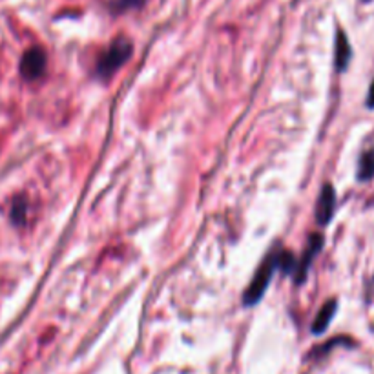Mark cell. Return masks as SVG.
Returning a JSON list of instances; mask_svg holds the SVG:
<instances>
[{
  "mask_svg": "<svg viewBox=\"0 0 374 374\" xmlns=\"http://www.w3.org/2000/svg\"><path fill=\"white\" fill-rule=\"evenodd\" d=\"M296 267H298V259L286 252L283 249H274L270 254L265 258V261L259 265V268L256 270L254 277L250 285L247 286L245 294H243V305L254 307L261 298L265 296V291L270 285V279H272L274 272L276 270H282L283 274H289V276H294Z\"/></svg>",
  "mask_w": 374,
  "mask_h": 374,
  "instance_id": "cell-1",
  "label": "cell"
},
{
  "mask_svg": "<svg viewBox=\"0 0 374 374\" xmlns=\"http://www.w3.org/2000/svg\"><path fill=\"white\" fill-rule=\"evenodd\" d=\"M132 53H134V44H132V41H128L126 37L116 39V41L110 44V48L102 53L101 59L97 60L95 75H97L99 79H110L111 75L117 74V71L128 62Z\"/></svg>",
  "mask_w": 374,
  "mask_h": 374,
  "instance_id": "cell-2",
  "label": "cell"
},
{
  "mask_svg": "<svg viewBox=\"0 0 374 374\" xmlns=\"http://www.w3.org/2000/svg\"><path fill=\"white\" fill-rule=\"evenodd\" d=\"M321 249H324V236H321V234H310L309 240H307L305 252H303V256L298 259V267H296V272H294V276H292L294 277L296 285L305 283L310 265H312L316 256L321 252Z\"/></svg>",
  "mask_w": 374,
  "mask_h": 374,
  "instance_id": "cell-3",
  "label": "cell"
},
{
  "mask_svg": "<svg viewBox=\"0 0 374 374\" xmlns=\"http://www.w3.org/2000/svg\"><path fill=\"white\" fill-rule=\"evenodd\" d=\"M46 51L37 46L32 48L24 53L22 60H20V74L28 81L39 79L46 71Z\"/></svg>",
  "mask_w": 374,
  "mask_h": 374,
  "instance_id": "cell-4",
  "label": "cell"
},
{
  "mask_svg": "<svg viewBox=\"0 0 374 374\" xmlns=\"http://www.w3.org/2000/svg\"><path fill=\"white\" fill-rule=\"evenodd\" d=\"M336 210V192L331 185H325L318 195V205H316V221L319 225H328Z\"/></svg>",
  "mask_w": 374,
  "mask_h": 374,
  "instance_id": "cell-5",
  "label": "cell"
},
{
  "mask_svg": "<svg viewBox=\"0 0 374 374\" xmlns=\"http://www.w3.org/2000/svg\"><path fill=\"white\" fill-rule=\"evenodd\" d=\"M351 44L347 41L345 33L340 29L336 35V50H334V60H336V69L338 71H345V68L351 62Z\"/></svg>",
  "mask_w": 374,
  "mask_h": 374,
  "instance_id": "cell-6",
  "label": "cell"
},
{
  "mask_svg": "<svg viewBox=\"0 0 374 374\" xmlns=\"http://www.w3.org/2000/svg\"><path fill=\"white\" fill-rule=\"evenodd\" d=\"M338 310V301L336 300H328L321 309H319L318 316H316L314 324H312V333L314 334H321L325 328L331 325V319L334 318Z\"/></svg>",
  "mask_w": 374,
  "mask_h": 374,
  "instance_id": "cell-7",
  "label": "cell"
},
{
  "mask_svg": "<svg viewBox=\"0 0 374 374\" xmlns=\"http://www.w3.org/2000/svg\"><path fill=\"white\" fill-rule=\"evenodd\" d=\"M374 177V146L367 152L361 153L360 162H358V179L370 181Z\"/></svg>",
  "mask_w": 374,
  "mask_h": 374,
  "instance_id": "cell-8",
  "label": "cell"
},
{
  "mask_svg": "<svg viewBox=\"0 0 374 374\" xmlns=\"http://www.w3.org/2000/svg\"><path fill=\"white\" fill-rule=\"evenodd\" d=\"M26 210H28L26 199H15L13 207H11V221L17 223V225H22L24 219H26Z\"/></svg>",
  "mask_w": 374,
  "mask_h": 374,
  "instance_id": "cell-9",
  "label": "cell"
},
{
  "mask_svg": "<svg viewBox=\"0 0 374 374\" xmlns=\"http://www.w3.org/2000/svg\"><path fill=\"white\" fill-rule=\"evenodd\" d=\"M143 4L144 0H113V2H111V8H113V11L120 13V11L134 10V8H139V6Z\"/></svg>",
  "mask_w": 374,
  "mask_h": 374,
  "instance_id": "cell-10",
  "label": "cell"
},
{
  "mask_svg": "<svg viewBox=\"0 0 374 374\" xmlns=\"http://www.w3.org/2000/svg\"><path fill=\"white\" fill-rule=\"evenodd\" d=\"M367 106L374 108V81H373V84H370L369 93H367Z\"/></svg>",
  "mask_w": 374,
  "mask_h": 374,
  "instance_id": "cell-11",
  "label": "cell"
}]
</instances>
